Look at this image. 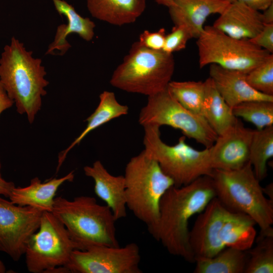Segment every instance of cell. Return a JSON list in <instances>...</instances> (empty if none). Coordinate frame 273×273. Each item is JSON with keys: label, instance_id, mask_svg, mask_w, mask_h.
Listing matches in <instances>:
<instances>
[{"label": "cell", "instance_id": "6da1fadb", "mask_svg": "<svg viewBox=\"0 0 273 273\" xmlns=\"http://www.w3.org/2000/svg\"><path fill=\"white\" fill-rule=\"evenodd\" d=\"M215 196L213 179L208 175L185 186L170 187L160 201L158 223L151 236L171 254L195 262L189 241V220Z\"/></svg>", "mask_w": 273, "mask_h": 273}, {"label": "cell", "instance_id": "7a4b0ae2", "mask_svg": "<svg viewBox=\"0 0 273 273\" xmlns=\"http://www.w3.org/2000/svg\"><path fill=\"white\" fill-rule=\"evenodd\" d=\"M41 62L15 37L5 46L0 58V81L17 112L26 115L30 124L41 109L42 98L47 94L45 87L49 83Z\"/></svg>", "mask_w": 273, "mask_h": 273}, {"label": "cell", "instance_id": "3957f363", "mask_svg": "<svg viewBox=\"0 0 273 273\" xmlns=\"http://www.w3.org/2000/svg\"><path fill=\"white\" fill-rule=\"evenodd\" d=\"M52 212L67 229L76 249L119 246L112 211L93 197L80 196L72 200L56 197Z\"/></svg>", "mask_w": 273, "mask_h": 273}, {"label": "cell", "instance_id": "277c9868", "mask_svg": "<svg viewBox=\"0 0 273 273\" xmlns=\"http://www.w3.org/2000/svg\"><path fill=\"white\" fill-rule=\"evenodd\" d=\"M123 176L126 207L151 234L158 223L161 198L174 183L144 150L130 159Z\"/></svg>", "mask_w": 273, "mask_h": 273}, {"label": "cell", "instance_id": "5b68a950", "mask_svg": "<svg viewBox=\"0 0 273 273\" xmlns=\"http://www.w3.org/2000/svg\"><path fill=\"white\" fill-rule=\"evenodd\" d=\"M175 68L173 54L148 49L134 42L110 82L123 91L148 97L166 89Z\"/></svg>", "mask_w": 273, "mask_h": 273}, {"label": "cell", "instance_id": "8992f818", "mask_svg": "<svg viewBox=\"0 0 273 273\" xmlns=\"http://www.w3.org/2000/svg\"><path fill=\"white\" fill-rule=\"evenodd\" d=\"M216 197L229 211L250 216L260 228L273 223V202L267 199L248 162L232 170L213 169L212 176Z\"/></svg>", "mask_w": 273, "mask_h": 273}, {"label": "cell", "instance_id": "52a82bcc", "mask_svg": "<svg viewBox=\"0 0 273 273\" xmlns=\"http://www.w3.org/2000/svg\"><path fill=\"white\" fill-rule=\"evenodd\" d=\"M143 127L144 151L172 179L174 186L187 185L202 176H212L213 169L210 163L209 148L195 149L186 142L185 135L180 136L175 145L169 146L161 140L160 126Z\"/></svg>", "mask_w": 273, "mask_h": 273}, {"label": "cell", "instance_id": "ba28073f", "mask_svg": "<svg viewBox=\"0 0 273 273\" xmlns=\"http://www.w3.org/2000/svg\"><path fill=\"white\" fill-rule=\"evenodd\" d=\"M200 68L216 64L247 73L270 54L248 39L230 36L212 26H206L197 38Z\"/></svg>", "mask_w": 273, "mask_h": 273}, {"label": "cell", "instance_id": "9c48e42d", "mask_svg": "<svg viewBox=\"0 0 273 273\" xmlns=\"http://www.w3.org/2000/svg\"><path fill=\"white\" fill-rule=\"evenodd\" d=\"M139 122L143 126L168 125L179 129L186 137L194 139L205 148H210L218 136L203 116L184 107L167 88L148 96L146 105L141 110Z\"/></svg>", "mask_w": 273, "mask_h": 273}, {"label": "cell", "instance_id": "30bf717a", "mask_svg": "<svg viewBox=\"0 0 273 273\" xmlns=\"http://www.w3.org/2000/svg\"><path fill=\"white\" fill-rule=\"evenodd\" d=\"M76 249L64 224L52 212H42L39 228L30 238L25 251L27 270L47 273L64 266Z\"/></svg>", "mask_w": 273, "mask_h": 273}, {"label": "cell", "instance_id": "8fae6325", "mask_svg": "<svg viewBox=\"0 0 273 273\" xmlns=\"http://www.w3.org/2000/svg\"><path fill=\"white\" fill-rule=\"evenodd\" d=\"M138 245L99 246L85 250L75 249L65 265L73 273H142Z\"/></svg>", "mask_w": 273, "mask_h": 273}, {"label": "cell", "instance_id": "7c38bea8", "mask_svg": "<svg viewBox=\"0 0 273 273\" xmlns=\"http://www.w3.org/2000/svg\"><path fill=\"white\" fill-rule=\"evenodd\" d=\"M42 212L17 205L0 196V252L17 261L39 226Z\"/></svg>", "mask_w": 273, "mask_h": 273}, {"label": "cell", "instance_id": "4fadbf2b", "mask_svg": "<svg viewBox=\"0 0 273 273\" xmlns=\"http://www.w3.org/2000/svg\"><path fill=\"white\" fill-rule=\"evenodd\" d=\"M229 212L215 197L199 213L189 231V244L195 259L211 257L225 248L220 234Z\"/></svg>", "mask_w": 273, "mask_h": 273}, {"label": "cell", "instance_id": "5bb4252c", "mask_svg": "<svg viewBox=\"0 0 273 273\" xmlns=\"http://www.w3.org/2000/svg\"><path fill=\"white\" fill-rule=\"evenodd\" d=\"M254 130L244 126L238 119L217 138L209 148L213 169H240L249 162V150Z\"/></svg>", "mask_w": 273, "mask_h": 273}, {"label": "cell", "instance_id": "9a60e30c", "mask_svg": "<svg viewBox=\"0 0 273 273\" xmlns=\"http://www.w3.org/2000/svg\"><path fill=\"white\" fill-rule=\"evenodd\" d=\"M246 74L225 69L216 64H210L209 67V77L225 102L232 108L247 101H273V96L261 93L248 83Z\"/></svg>", "mask_w": 273, "mask_h": 273}, {"label": "cell", "instance_id": "2e32d148", "mask_svg": "<svg viewBox=\"0 0 273 273\" xmlns=\"http://www.w3.org/2000/svg\"><path fill=\"white\" fill-rule=\"evenodd\" d=\"M83 171L93 179L96 195L111 209L116 220L125 218L127 207L124 176L111 174L100 160L84 166Z\"/></svg>", "mask_w": 273, "mask_h": 273}, {"label": "cell", "instance_id": "e0dca14e", "mask_svg": "<svg viewBox=\"0 0 273 273\" xmlns=\"http://www.w3.org/2000/svg\"><path fill=\"white\" fill-rule=\"evenodd\" d=\"M226 0H173L168 8L174 25H183L197 38L204 28V23L212 14H220L228 7Z\"/></svg>", "mask_w": 273, "mask_h": 273}, {"label": "cell", "instance_id": "ac0fdd59", "mask_svg": "<svg viewBox=\"0 0 273 273\" xmlns=\"http://www.w3.org/2000/svg\"><path fill=\"white\" fill-rule=\"evenodd\" d=\"M262 13L244 4L230 3L219 14L212 26L237 39L249 40L264 26Z\"/></svg>", "mask_w": 273, "mask_h": 273}, {"label": "cell", "instance_id": "d6986e66", "mask_svg": "<svg viewBox=\"0 0 273 273\" xmlns=\"http://www.w3.org/2000/svg\"><path fill=\"white\" fill-rule=\"evenodd\" d=\"M74 178L73 171L62 177H54L44 182L35 177L26 187H15L9 198L11 202L17 205L30 206L42 212H52L58 189L64 183L72 181Z\"/></svg>", "mask_w": 273, "mask_h": 273}, {"label": "cell", "instance_id": "ffe728a7", "mask_svg": "<svg viewBox=\"0 0 273 273\" xmlns=\"http://www.w3.org/2000/svg\"><path fill=\"white\" fill-rule=\"evenodd\" d=\"M56 10L61 15L67 19V24L58 26L54 40L50 44L46 54H53L55 50L60 51V55H64L71 47L66 38L70 33H75L86 41L91 40L94 36L96 26L93 21L88 18L80 16L74 7L64 0H52Z\"/></svg>", "mask_w": 273, "mask_h": 273}, {"label": "cell", "instance_id": "44dd1931", "mask_svg": "<svg viewBox=\"0 0 273 273\" xmlns=\"http://www.w3.org/2000/svg\"><path fill=\"white\" fill-rule=\"evenodd\" d=\"M91 15L112 25L134 23L145 11L146 0H86Z\"/></svg>", "mask_w": 273, "mask_h": 273}, {"label": "cell", "instance_id": "7402d4cb", "mask_svg": "<svg viewBox=\"0 0 273 273\" xmlns=\"http://www.w3.org/2000/svg\"><path fill=\"white\" fill-rule=\"evenodd\" d=\"M100 101L94 112L86 118L87 125L81 133L59 156V168L69 152L91 131L113 119L125 115L128 113V107L119 103L113 92L105 90L99 96Z\"/></svg>", "mask_w": 273, "mask_h": 273}, {"label": "cell", "instance_id": "603a6c76", "mask_svg": "<svg viewBox=\"0 0 273 273\" xmlns=\"http://www.w3.org/2000/svg\"><path fill=\"white\" fill-rule=\"evenodd\" d=\"M204 84L202 116L217 135H220L234 125L238 118L220 95L211 78L206 79Z\"/></svg>", "mask_w": 273, "mask_h": 273}, {"label": "cell", "instance_id": "cb8c5ba5", "mask_svg": "<svg viewBox=\"0 0 273 273\" xmlns=\"http://www.w3.org/2000/svg\"><path fill=\"white\" fill-rule=\"evenodd\" d=\"M255 224L248 215L230 211L221 230L220 240L225 247L247 250L255 242Z\"/></svg>", "mask_w": 273, "mask_h": 273}, {"label": "cell", "instance_id": "d4e9b609", "mask_svg": "<svg viewBox=\"0 0 273 273\" xmlns=\"http://www.w3.org/2000/svg\"><path fill=\"white\" fill-rule=\"evenodd\" d=\"M248 260L246 250L225 247L211 257L195 259V273H244Z\"/></svg>", "mask_w": 273, "mask_h": 273}, {"label": "cell", "instance_id": "484cf974", "mask_svg": "<svg viewBox=\"0 0 273 273\" xmlns=\"http://www.w3.org/2000/svg\"><path fill=\"white\" fill-rule=\"evenodd\" d=\"M273 156V125L254 130L249 150V162L256 178L264 179L267 175V162Z\"/></svg>", "mask_w": 273, "mask_h": 273}, {"label": "cell", "instance_id": "4316f807", "mask_svg": "<svg viewBox=\"0 0 273 273\" xmlns=\"http://www.w3.org/2000/svg\"><path fill=\"white\" fill-rule=\"evenodd\" d=\"M256 246L246 250L248 260L245 273L273 272V229L261 230Z\"/></svg>", "mask_w": 273, "mask_h": 273}, {"label": "cell", "instance_id": "83f0119b", "mask_svg": "<svg viewBox=\"0 0 273 273\" xmlns=\"http://www.w3.org/2000/svg\"><path fill=\"white\" fill-rule=\"evenodd\" d=\"M168 89L184 107L202 116L205 84L202 81H171Z\"/></svg>", "mask_w": 273, "mask_h": 273}, {"label": "cell", "instance_id": "f1b7e54d", "mask_svg": "<svg viewBox=\"0 0 273 273\" xmlns=\"http://www.w3.org/2000/svg\"><path fill=\"white\" fill-rule=\"evenodd\" d=\"M234 115L254 125L261 130L273 125V101H250L232 108Z\"/></svg>", "mask_w": 273, "mask_h": 273}, {"label": "cell", "instance_id": "f546056e", "mask_svg": "<svg viewBox=\"0 0 273 273\" xmlns=\"http://www.w3.org/2000/svg\"><path fill=\"white\" fill-rule=\"evenodd\" d=\"M248 83L256 90L273 96V55L246 74Z\"/></svg>", "mask_w": 273, "mask_h": 273}, {"label": "cell", "instance_id": "4dcf8cb0", "mask_svg": "<svg viewBox=\"0 0 273 273\" xmlns=\"http://www.w3.org/2000/svg\"><path fill=\"white\" fill-rule=\"evenodd\" d=\"M193 38L189 30L183 25H174L171 32L166 35L162 50L168 54L186 48L189 40Z\"/></svg>", "mask_w": 273, "mask_h": 273}, {"label": "cell", "instance_id": "1f68e13d", "mask_svg": "<svg viewBox=\"0 0 273 273\" xmlns=\"http://www.w3.org/2000/svg\"><path fill=\"white\" fill-rule=\"evenodd\" d=\"M166 31L161 28L154 32L144 31L139 36L138 41L142 46L154 50H162L165 40Z\"/></svg>", "mask_w": 273, "mask_h": 273}, {"label": "cell", "instance_id": "d6a6232c", "mask_svg": "<svg viewBox=\"0 0 273 273\" xmlns=\"http://www.w3.org/2000/svg\"><path fill=\"white\" fill-rule=\"evenodd\" d=\"M249 40L254 45L272 54L273 24H264L259 33Z\"/></svg>", "mask_w": 273, "mask_h": 273}, {"label": "cell", "instance_id": "836d02e7", "mask_svg": "<svg viewBox=\"0 0 273 273\" xmlns=\"http://www.w3.org/2000/svg\"><path fill=\"white\" fill-rule=\"evenodd\" d=\"M228 2L233 3L239 2L242 3L255 10L260 11H264L271 4H273V0H226Z\"/></svg>", "mask_w": 273, "mask_h": 273}, {"label": "cell", "instance_id": "e575fe53", "mask_svg": "<svg viewBox=\"0 0 273 273\" xmlns=\"http://www.w3.org/2000/svg\"><path fill=\"white\" fill-rule=\"evenodd\" d=\"M14 104V101L8 96L0 81V115L4 111L10 108Z\"/></svg>", "mask_w": 273, "mask_h": 273}, {"label": "cell", "instance_id": "d590c367", "mask_svg": "<svg viewBox=\"0 0 273 273\" xmlns=\"http://www.w3.org/2000/svg\"><path fill=\"white\" fill-rule=\"evenodd\" d=\"M2 163L0 159V195L9 198L13 189L16 187L13 181L5 180L1 173Z\"/></svg>", "mask_w": 273, "mask_h": 273}, {"label": "cell", "instance_id": "8d00e7d4", "mask_svg": "<svg viewBox=\"0 0 273 273\" xmlns=\"http://www.w3.org/2000/svg\"><path fill=\"white\" fill-rule=\"evenodd\" d=\"M262 16L264 24H273V4L263 11Z\"/></svg>", "mask_w": 273, "mask_h": 273}, {"label": "cell", "instance_id": "74e56055", "mask_svg": "<svg viewBox=\"0 0 273 273\" xmlns=\"http://www.w3.org/2000/svg\"><path fill=\"white\" fill-rule=\"evenodd\" d=\"M264 194H266L269 197V199L273 202V186L272 183L267 185L265 187L262 188Z\"/></svg>", "mask_w": 273, "mask_h": 273}, {"label": "cell", "instance_id": "f35d334b", "mask_svg": "<svg viewBox=\"0 0 273 273\" xmlns=\"http://www.w3.org/2000/svg\"><path fill=\"white\" fill-rule=\"evenodd\" d=\"M156 2L163 6L169 7L173 4V0H156Z\"/></svg>", "mask_w": 273, "mask_h": 273}, {"label": "cell", "instance_id": "ab89813d", "mask_svg": "<svg viewBox=\"0 0 273 273\" xmlns=\"http://www.w3.org/2000/svg\"><path fill=\"white\" fill-rule=\"evenodd\" d=\"M6 272V268L4 262L0 259V273H5Z\"/></svg>", "mask_w": 273, "mask_h": 273}]
</instances>
